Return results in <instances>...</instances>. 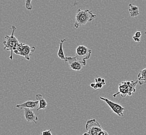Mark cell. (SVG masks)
Masks as SVG:
<instances>
[{
    "mask_svg": "<svg viewBox=\"0 0 146 135\" xmlns=\"http://www.w3.org/2000/svg\"><path fill=\"white\" fill-rule=\"evenodd\" d=\"M96 17V15L94 14L90 9L81 10L78 9L76 13L74 26L76 28H78L80 26H83L88 22L93 21Z\"/></svg>",
    "mask_w": 146,
    "mask_h": 135,
    "instance_id": "obj_1",
    "label": "cell"
},
{
    "mask_svg": "<svg viewBox=\"0 0 146 135\" xmlns=\"http://www.w3.org/2000/svg\"><path fill=\"white\" fill-rule=\"evenodd\" d=\"M16 29L17 28L15 26H13L12 28H10V30H12L11 35H6L5 37V39L3 42V44L4 46V50H9L11 52V55L9 56V59L11 60L13 59L14 51L20 43L14 35L15 31Z\"/></svg>",
    "mask_w": 146,
    "mask_h": 135,
    "instance_id": "obj_2",
    "label": "cell"
},
{
    "mask_svg": "<svg viewBox=\"0 0 146 135\" xmlns=\"http://www.w3.org/2000/svg\"><path fill=\"white\" fill-rule=\"evenodd\" d=\"M35 46H30L29 45L19 43L17 48L14 51L15 54L23 57L27 60H30V57L32 53L35 52Z\"/></svg>",
    "mask_w": 146,
    "mask_h": 135,
    "instance_id": "obj_3",
    "label": "cell"
},
{
    "mask_svg": "<svg viewBox=\"0 0 146 135\" xmlns=\"http://www.w3.org/2000/svg\"><path fill=\"white\" fill-rule=\"evenodd\" d=\"M85 129L89 135H99L104 130L100 123L95 118L87 121L85 125Z\"/></svg>",
    "mask_w": 146,
    "mask_h": 135,
    "instance_id": "obj_4",
    "label": "cell"
},
{
    "mask_svg": "<svg viewBox=\"0 0 146 135\" xmlns=\"http://www.w3.org/2000/svg\"><path fill=\"white\" fill-rule=\"evenodd\" d=\"M92 52L91 49L88 48L84 45H79L76 48V56L80 60L86 63V60L91 57Z\"/></svg>",
    "mask_w": 146,
    "mask_h": 135,
    "instance_id": "obj_5",
    "label": "cell"
},
{
    "mask_svg": "<svg viewBox=\"0 0 146 135\" xmlns=\"http://www.w3.org/2000/svg\"><path fill=\"white\" fill-rule=\"evenodd\" d=\"M100 100L105 101L108 105V106L111 109V110L113 112H114V113H115L119 116H124L123 112L125 110V108L121 106L117 103H114L113 101L109 100L107 98L100 97Z\"/></svg>",
    "mask_w": 146,
    "mask_h": 135,
    "instance_id": "obj_6",
    "label": "cell"
},
{
    "mask_svg": "<svg viewBox=\"0 0 146 135\" xmlns=\"http://www.w3.org/2000/svg\"><path fill=\"white\" fill-rule=\"evenodd\" d=\"M66 62H68L70 68L73 71H80L83 67L86 65V63L80 60L76 56L74 57H66Z\"/></svg>",
    "mask_w": 146,
    "mask_h": 135,
    "instance_id": "obj_7",
    "label": "cell"
},
{
    "mask_svg": "<svg viewBox=\"0 0 146 135\" xmlns=\"http://www.w3.org/2000/svg\"><path fill=\"white\" fill-rule=\"evenodd\" d=\"M118 94H120L121 97H125L126 96H131L133 94V92L129 87L127 81L120 83L119 85V91L113 95V97H115Z\"/></svg>",
    "mask_w": 146,
    "mask_h": 135,
    "instance_id": "obj_8",
    "label": "cell"
},
{
    "mask_svg": "<svg viewBox=\"0 0 146 135\" xmlns=\"http://www.w3.org/2000/svg\"><path fill=\"white\" fill-rule=\"evenodd\" d=\"M24 116L25 119L29 123L33 122L34 123L37 124V121L38 120V118L34 112L29 108H24Z\"/></svg>",
    "mask_w": 146,
    "mask_h": 135,
    "instance_id": "obj_9",
    "label": "cell"
},
{
    "mask_svg": "<svg viewBox=\"0 0 146 135\" xmlns=\"http://www.w3.org/2000/svg\"><path fill=\"white\" fill-rule=\"evenodd\" d=\"M38 100H28L25 103H23L21 104L17 105L16 107L19 109H23L24 108H29V109H35L38 106Z\"/></svg>",
    "mask_w": 146,
    "mask_h": 135,
    "instance_id": "obj_10",
    "label": "cell"
},
{
    "mask_svg": "<svg viewBox=\"0 0 146 135\" xmlns=\"http://www.w3.org/2000/svg\"><path fill=\"white\" fill-rule=\"evenodd\" d=\"M36 99L38 100V108L37 109V111H39L40 110H45L46 109L47 103L46 101L42 96V95L40 94H37L36 95Z\"/></svg>",
    "mask_w": 146,
    "mask_h": 135,
    "instance_id": "obj_11",
    "label": "cell"
},
{
    "mask_svg": "<svg viewBox=\"0 0 146 135\" xmlns=\"http://www.w3.org/2000/svg\"><path fill=\"white\" fill-rule=\"evenodd\" d=\"M67 40V39L64 38L63 40H62L59 42V47L58 51L57 53V55L58 56L59 58L62 60H64L65 62H66L67 59H66V57L64 56V52L63 50V44L64 42H66Z\"/></svg>",
    "mask_w": 146,
    "mask_h": 135,
    "instance_id": "obj_12",
    "label": "cell"
},
{
    "mask_svg": "<svg viewBox=\"0 0 146 135\" xmlns=\"http://www.w3.org/2000/svg\"><path fill=\"white\" fill-rule=\"evenodd\" d=\"M129 13L131 17H135L139 15V10L137 6L134 5L133 4H129Z\"/></svg>",
    "mask_w": 146,
    "mask_h": 135,
    "instance_id": "obj_13",
    "label": "cell"
},
{
    "mask_svg": "<svg viewBox=\"0 0 146 135\" xmlns=\"http://www.w3.org/2000/svg\"><path fill=\"white\" fill-rule=\"evenodd\" d=\"M137 80L140 85L146 83V68L140 71L138 74Z\"/></svg>",
    "mask_w": 146,
    "mask_h": 135,
    "instance_id": "obj_14",
    "label": "cell"
},
{
    "mask_svg": "<svg viewBox=\"0 0 146 135\" xmlns=\"http://www.w3.org/2000/svg\"><path fill=\"white\" fill-rule=\"evenodd\" d=\"M32 0H26L25 1V6L28 10H32Z\"/></svg>",
    "mask_w": 146,
    "mask_h": 135,
    "instance_id": "obj_15",
    "label": "cell"
},
{
    "mask_svg": "<svg viewBox=\"0 0 146 135\" xmlns=\"http://www.w3.org/2000/svg\"><path fill=\"white\" fill-rule=\"evenodd\" d=\"M105 85V84H104L103 83H96L95 82V86L94 87V89H100V88H102V87L103 86Z\"/></svg>",
    "mask_w": 146,
    "mask_h": 135,
    "instance_id": "obj_16",
    "label": "cell"
},
{
    "mask_svg": "<svg viewBox=\"0 0 146 135\" xmlns=\"http://www.w3.org/2000/svg\"><path fill=\"white\" fill-rule=\"evenodd\" d=\"M51 132H52V129H50L48 130L45 129L41 132L40 135H52V134Z\"/></svg>",
    "mask_w": 146,
    "mask_h": 135,
    "instance_id": "obj_17",
    "label": "cell"
},
{
    "mask_svg": "<svg viewBox=\"0 0 146 135\" xmlns=\"http://www.w3.org/2000/svg\"><path fill=\"white\" fill-rule=\"evenodd\" d=\"M133 40H134L135 42H136L139 43V42H140V38H137V37L135 36L134 35L133 36Z\"/></svg>",
    "mask_w": 146,
    "mask_h": 135,
    "instance_id": "obj_18",
    "label": "cell"
},
{
    "mask_svg": "<svg viewBox=\"0 0 146 135\" xmlns=\"http://www.w3.org/2000/svg\"><path fill=\"white\" fill-rule=\"evenodd\" d=\"M134 36L137 37V38H140L141 36V33L140 31H137L135 33Z\"/></svg>",
    "mask_w": 146,
    "mask_h": 135,
    "instance_id": "obj_19",
    "label": "cell"
},
{
    "mask_svg": "<svg viewBox=\"0 0 146 135\" xmlns=\"http://www.w3.org/2000/svg\"><path fill=\"white\" fill-rule=\"evenodd\" d=\"M102 78L101 77H97V78H95V82L96 83H101L102 81Z\"/></svg>",
    "mask_w": 146,
    "mask_h": 135,
    "instance_id": "obj_20",
    "label": "cell"
},
{
    "mask_svg": "<svg viewBox=\"0 0 146 135\" xmlns=\"http://www.w3.org/2000/svg\"><path fill=\"white\" fill-rule=\"evenodd\" d=\"M99 135H109V134H108V132H107L106 131L104 130H103L100 133Z\"/></svg>",
    "mask_w": 146,
    "mask_h": 135,
    "instance_id": "obj_21",
    "label": "cell"
},
{
    "mask_svg": "<svg viewBox=\"0 0 146 135\" xmlns=\"http://www.w3.org/2000/svg\"><path fill=\"white\" fill-rule=\"evenodd\" d=\"M95 83H92L91 84H90V86H91L92 88H94V87L95 86Z\"/></svg>",
    "mask_w": 146,
    "mask_h": 135,
    "instance_id": "obj_22",
    "label": "cell"
},
{
    "mask_svg": "<svg viewBox=\"0 0 146 135\" xmlns=\"http://www.w3.org/2000/svg\"><path fill=\"white\" fill-rule=\"evenodd\" d=\"M88 135V132H85V133H84V134H83V135Z\"/></svg>",
    "mask_w": 146,
    "mask_h": 135,
    "instance_id": "obj_23",
    "label": "cell"
}]
</instances>
